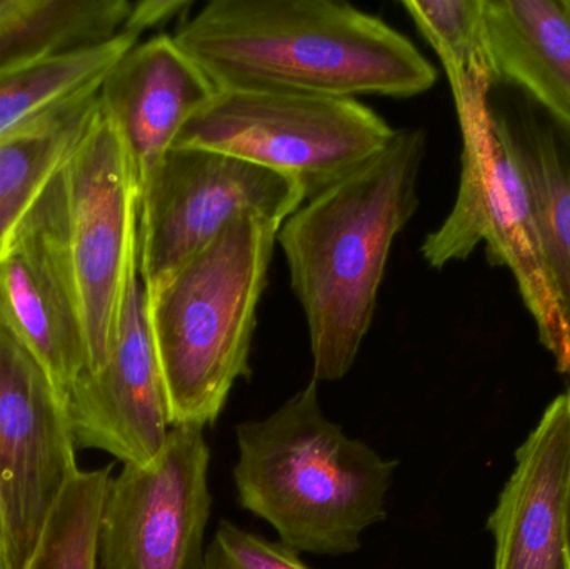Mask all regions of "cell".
<instances>
[{
  "label": "cell",
  "instance_id": "44dd1931",
  "mask_svg": "<svg viewBox=\"0 0 570 569\" xmlns=\"http://www.w3.org/2000/svg\"><path fill=\"white\" fill-rule=\"evenodd\" d=\"M112 468L79 471L70 480L23 569H97L100 517Z\"/></svg>",
  "mask_w": 570,
  "mask_h": 569
},
{
  "label": "cell",
  "instance_id": "3957f363",
  "mask_svg": "<svg viewBox=\"0 0 570 569\" xmlns=\"http://www.w3.org/2000/svg\"><path fill=\"white\" fill-rule=\"evenodd\" d=\"M236 436L240 507L267 521L298 555L357 553L362 534L387 518L399 461L328 420L317 381L271 416L240 423Z\"/></svg>",
  "mask_w": 570,
  "mask_h": 569
},
{
  "label": "cell",
  "instance_id": "277c9868",
  "mask_svg": "<svg viewBox=\"0 0 570 569\" xmlns=\"http://www.w3.org/2000/svg\"><path fill=\"white\" fill-rule=\"evenodd\" d=\"M283 224L243 216L146 291L170 426H213L250 376L257 307Z\"/></svg>",
  "mask_w": 570,
  "mask_h": 569
},
{
  "label": "cell",
  "instance_id": "2e32d148",
  "mask_svg": "<svg viewBox=\"0 0 570 569\" xmlns=\"http://www.w3.org/2000/svg\"><path fill=\"white\" fill-rule=\"evenodd\" d=\"M505 153L528 184L549 271L570 326V139L531 102L491 106Z\"/></svg>",
  "mask_w": 570,
  "mask_h": 569
},
{
  "label": "cell",
  "instance_id": "ac0fdd59",
  "mask_svg": "<svg viewBox=\"0 0 570 569\" xmlns=\"http://www.w3.org/2000/svg\"><path fill=\"white\" fill-rule=\"evenodd\" d=\"M130 9L129 0H0V73L109 42Z\"/></svg>",
  "mask_w": 570,
  "mask_h": 569
},
{
  "label": "cell",
  "instance_id": "8fae6325",
  "mask_svg": "<svg viewBox=\"0 0 570 569\" xmlns=\"http://www.w3.org/2000/svg\"><path fill=\"white\" fill-rule=\"evenodd\" d=\"M0 323L66 400L87 370V341L66 246L60 173L0 257Z\"/></svg>",
  "mask_w": 570,
  "mask_h": 569
},
{
  "label": "cell",
  "instance_id": "ba28073f",
  "mask_svg": "<svg viewBox=\"0 0 570 569\" xmlns=\"http://www.w3.org/2000/svg\"><path fill=\"white\" fill-rule=\"evenodd\" d=\"M305 200L294 180L240 157L173 147L140 187L139 276L153 291L243 216L283 224Z\"/></svg>",
  "mask_w": 570,
  "mask_h": 569
},
{
  "label": "cell",
  "instance_id": "d6986e66",
  "mask_svg": "<svg viewBox=\"0 0 570 569\" xmlns=\"http://www.w3.org/2000/svg\"><path fill=\"white\" fill-rule=\"evenodd\" d=\"M137 42V37L120 32L109 42L0 73V140L96 97L120 57Z\"/></svg>",
  "mask_w": 570,
  "mask_h": 569
},
{
  "label": "cell",
  "instance_id": "d4e9b609",
  "mask_svg": "<svg viewBox=\"0 0 570 569\" xmlns=\"http://www.w3.org/2000/svg\"><path fill=\"white\" fill-rule=\"evenodd\" d=\"M0 569H2V537H0Z\"/></svg>",
  "mask_w": 570,
  "mask_h": 569
},
{
  "label": "cell",
  "instance_id": "6da1fadb",
  "mask_svg": "<svg viewBox=\"0 0 570 569\" xmlns=\"http://www.w3.org/2000/svg\"><path fill=\"white\" fill-rule=\"evenodd\" d=\"M174 39L217 89L405 99L438 82L407 37L334 0H213Z\"/></svg>",
  "mask_w": 570,
  "mask_h": 569
},
{
  "label": "cell",
  "instance_id": "7a4b0ae2",
  "mask_svg": "<svg viewBox=\"0 0 570 569\" xmlns=\"http://www.w3.org/2000/svg\"><path fill=\"white\" fill-rule=\"evenodd\" d=\"M425 150L424 130L395 129L381 154L305 199L279 227L317 383L342 380L357 360L392 244L419 207Z\"/></svg>",
  "mask_w": 570,
  "mask_h": 569
},
{
  "label": "cell",
  "instance_id": "7402d4cb",
  "mask_svg": "<svg viewBox=\"0 0 570 569\" xmlns=\"http://www.w3.org/2000/svg\"><path fill=\"white\" fill-rule=\"evenodd\" d=\"M203 569H311L297 551L223 521L204 553Z\"/></svg>",
  "mask_w": 570,
  "mask_h": 569
},
{
  "label": "cell",
  "instance_id": "5b68a950",
  "mask_svg": "<svg viewBox=\"0 0 570 569\" xmlns=\"http://www.w3.org/2000/svg\"><path fill=\"white\" fill-rule=\"evenodd\" d=\"M462 133L459 193L444 223L425 237L422 257L442 269L479 244L511 271L542 346L570 377V326L549 271L528 184L495 134L489 99L455 104Z\"/></svg>",
  "mask_w": 570,
  "mask_h": 569
},
{
  "label": "cell",
  "instance_id": "7c38bea8",
  "mask_svg": "<svg viewBox=\"0 0 570 569\" xmlns=\"http://www.w3.org/2000/svg\"><path fill=\"white\" fill-rule=\"evenodd\" d=\"M66 411L76 447L104 451L124 464L147 467L166 444L173 426L140 276L130 286L109 360L77 377Z\"/></svg>",
  "mask_w": 570,
  "mask_h": 569
},
{
  "label": "cell",
  "instance_id": "4fadbf2b",
  "mask_svg": "<svg viewBox=\"0 0 570 569\" xmlns=\"http://www.w3.org/2000/svg\"><path fill=\"white\" fill-rule=\"evenodd\" d=\"M216 90L174 36L137 42L120 57L100 86L99 107L126 147L139 189Z\"/></svg>",
  "mask_w": 570,
  "mask_h": 569
},
{
  "label": "cell",
  "instance_id": "9c48e42d",
  "mask_svg": "<svg viewBox=\"0 0 570 569\" xmlns=\"http://www.w3.org/2000/svg\"><path fill=\"white\" fill-rule=\"evenodd\" d=\"M66 400L40 361L0 323L2 569H23L50 511L79 473Z\"/></svg>",
  "mask_w": 570,
  "mask_h": 569
},
{
  "label": "cell",
  "instance_id": "52a82bcc",
  "mask_svg": "<svg viewBox=\"0 0 570 569\" xmlns=\"http://www.w3.org/2000/svg\"><path fill=\"white\" fill-rule=\"evenodd\" d=\"M66 246L87 341V373L109 360L139 277L140 189L122 140L99 112L60 170Z\"/></svg>",
  "mask_w": 570,
  "mask_h": 569
},
{
  "label": "cell",
  "instance_id": "ffe728a7",
  "mask_svg": "<svg viewBox=\"0 0 570 569\" xmlns=\"http://www.w3.org/2000/svg\"><path fill=\"white\" fill-rule=\"evenodd\" d=\"M485 0H405L402 7L438 52L454 102L489 99L498 79L489 52Z\"/></svg>",
  "mask_w": 570,
  "mask_h": 569
},
{
  "label": "cell",
  "instance_id": "8992f818",
  "mask_svg": "<svg viewBox=\"0 0 570 569\" xmlns=\"http://www.w3.org/2000/svg\"><path fill=\"white\" fill-rule=\"evenodd\" d=\"M395 129L357 99L217 89L174 147L240 157L297 183L305 199L381 154Z\"/></svg>",
  "mask_w": 570,
  "mask_h": 569
},
{
  "label": "cell",
  "instance_id": "30bf717a",
  "mask_svg": "<svg viewBox=\"0 0 570 569\" xmlns=\"http://www.w3.org/2000/svg\"><path fill=\"white\" fill-rule=\"evenodd\" d=\"M206 428L173 426L147 467L112 478L99 527L102 569H203L213 510Z\"/></svg>",
  "mask_w": 570,
  "mask_h": 569
},
{
  "label": "cell",
  "instance_id": "e0dca14e",
  "mask_svg": "<svg viewBox=\"0 0 570 569\" xmlns=\"http://www.w3.org/2000/svg\"><path fill=\"white\" fill-rule=\"evenodd\" d=\"M99 112V94L0 140V257Z\"/></svg>",
  "mask_w": 570,
  "mask_h": 569
},
{
  "label": "cell",
  "instance_id": "603a6c76",
  "mask_svg": "<svg viewBox=\"0 0 570 569\" xmlns=\"http://www.w3.org/2000/svg\"><path fill=\"white\" fill-rule=\"evenodd\" d=\"M193 9V2L189 0H142V2H132L129 17L124 23L122 32L139 39L146 30L154 29L157 26L169 23L177 17L186 16Z\"/></svg>",
  "mask_w": 570,
  "mask_h": 569
},
{
  "label": "cell",
  "instance_id": "5bb4252c",
  "mask_svg": "<svg viewBox=\"0 0 570 569\" xmlns=\"http://www.w3.org/2000/svg\"><path fill=\"white\" fill-rule=\"evenodd\" d=\"M515 460L489 520L495 538V569H570L568 393L549 404Z\"/></svg>",
  "mask_w": 570,
  "mask_h": 569
},
{
  "label": "cell",
  "instance_id": "9a60e30c",
  "mask_svg": "<svg viewBox=\"0 0 570 569\" xmlns=\"http://www.w3.org/2000/svg\"><path fill=\"white\" fill-rule=\"evenodd\" d=\"M495 79L521 90L570 139V0H485Z\"/></svg>",
  "mask_w": 570,
  "mask_h": 569
},
{
  "label": "cell",
  "instance_id": "cb8c5ba5",
  "mask_svg": "<svg viewBox=\"0 0 570 569\" xmlns=\"http://www.w3.org/2000/svg\"><path fill=\"white\" fill-rule=\"evenodd\" d=\"M569 404H570V390L568 391ZM566 524H568V541L570 551V474H569V488H568V501H566Z\"/></svg>",
  "mask_w": 570,
  "mask_h": 569
}]
</instances>
